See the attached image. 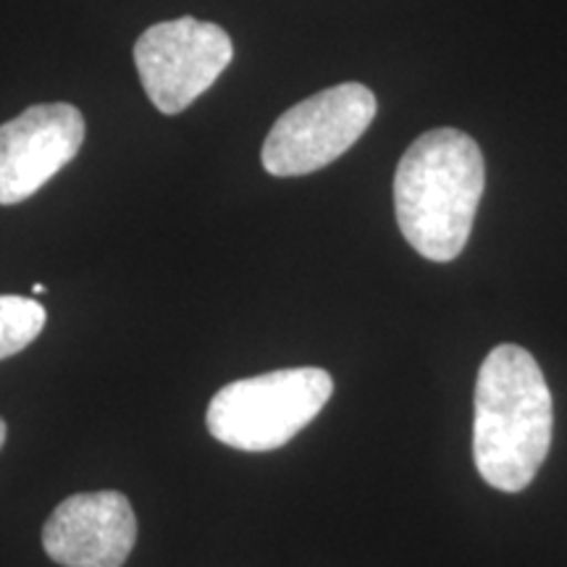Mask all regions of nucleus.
Here are the masks:
<instances>
[{"label":"nucleus","mask_w":567,"mask_h":567,"mask_svg":"<svg viewBox=\"0 0 567 567\" xmlns=\"http://www.w3.org/2000/svg\"><path fill=\"white\" fill-rule=\"evenodd\" d=\"M486 189L484 153L471 134L442 126L417 137L394 174V213L415 252L450 264L465 250Z\"/></svg>","instance_id":"nucleus-1"},{"label":"nucleus","mask_w":567,"mask_h":567,"mask_svg":"<svg viewBox=\"0 0 567 567\" xmlns=\"http://www.w3.org/2000/svg\"><path fill=\"white\" fill-rule=\"evenodd\" d=\"M473 408L481 478L499 492H523L551 446V392L534 354L517 344L494 347L478 371Z\"/></svg>","instance_id":"nucleus-2"},{"label":"nucleus","mask_w":567,"mask_h":567,"mask_svg":"<svg viewBox=\"0 0 567 567\" xmlns=\"http://www.w3.org/2000/svg\"><path fill=\"white\" fill-rule=\"evenodd\" d=\"M334 394L323 368H284L226 384L210 400V436L231 450L271 452L300 434Z\"/></svg>","instance_id":"nucleus-3"},{"label":"nucleus","mask_w":567,"mask_h":567,"mask_svg":"<svg viewBox=\"0 0 567 567\" xmlns=\"http://www.w3.org/2000/svg\"><path fill=\"white\" fill-rule=\"evenodd\" d=\"M375 95L365 84L344 82L297 103L271 126L264 142V168L271 176L321 172L363 137L373 124Z\"/></svg>","instance_id":"nucleus-4"},{"label":"nucleus","mask_w":567,"mask_h":567,"mask_svg":"<svg viewBox=\"0 0 567 567\" xmlns=\"http://www.w3.org/2000/svg\"><path fill=\"white\" fill-rule=\"evenodd\" d=\"M234 59L231 38L218 24L182 17L161 21L134 45L142 87L161 113L189 109Z\"/></svg>","instance_id":"nucleus-5"},{"label":"nucleus","mask_w":567,"mask_h":567,"mask_svg":"<svg viewBox=\"0 0 567 567\" xmlns=\"http://www.w3.org/2000/svg\"><path fill=\"white\" fill-rule=\"evenodd\" d=\"M84 116L69 103L32 105L0 126V205H17L40 193L80 155Z\"/></svg>","instance_id":"nucleus-6"},{"label":"nucleus","mask_w":567,"mask_h":567,"mask_svg":"<svg viewBox=\"0 0 567 567\" xmlns=\"http://www.w3.org/2000/svg\"><path fill=\"white\" fill-rule=\"evenodd\" d=\"M137 542V517L122 492L63 499L42 528L45 555L61 567H122Z\"/></svg>","instance_id":"nucleus-7"},{"label":"nucleus","mask_w":567,"mask_h":567,"mask_svg":"<svg viewBox=\"0 0 567 567\" xmlns=\"http://www.w3.org/2000/svg\"><path fill=\"white\" fill-rule=\"evenodd\" d=\"M45 308L32 297L0 295V360L30 347L45 329Z\"/></svg>","instance_id":"nucleus-8"},{"label":"nucleus","mask_w":567,"mask_h":567,"mask_svg":"<svg viewBox=\"0 0 567 567\" xmlns=\"http://www.w3.org/2000/svg\"><path fill=\"white\" fill-rule=\"evenodd\" d=\"M6 434H9V429H6V421H3V417H0V450H3Z\"/></svg>","instance_id":"nucleus-9"},{"label":"nucleus","mask_w":567,"mask_h":567,"mask_svg":"<svg viewBox=\"0 0 567 567\" xmlns=\"http://www.w3.org/2000/svg\"><path fill=\"white\" fill-rule=\"evenodd\" d=\"M45 292H48L45 284H34V287H32V295H45Z\"/></svg>","instance_id":"nucleus-10"}]
</instances>
